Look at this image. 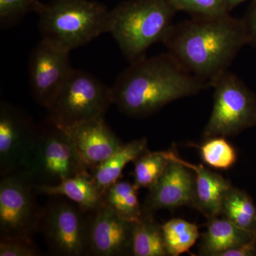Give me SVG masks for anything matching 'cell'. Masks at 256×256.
Returning a JSON list of instances; mask_svg holds the SVG:
<instances>
[{
	"instance_id": "26",
	"label": "cell",
	"mask_w": 256,
	"mask_h": 256,
	"mask_svg": "<svg viewBox=\"0 0 256 256\" xmlns=\"http://www.w3.org/2000/svg\"><path fill=\"white\" fill-rule=\"evenodd\" d=\"M176 11L185 12L193 16H215L228 13L224 0H169Z\"/></svg>"
},
{
	"instance_id": "14",
	"label": "cell",
	"mask_w": 256,
	"mask_h": 256,
	"mask_svg": "<svg viewBox=\"0 0 256 256\" xmlns=\"http://www.w3.org/2000/svg\"><path fill=\"white\" fill-rule=\"evenodd\" d=\"M67 131L80 161L90 172L124 144L106 124L105 118L87 121Z\"/></svg>"
},
{
	"instance_id": "15",
	"label": "cell",
	"mask_w": 256,
	"mask_h": 256,
	"mask_svg": "<svg viewBox=\"0 0 256 256\" xmlns=\"http://www.w3.org/2000/svg\"><path fill=\"white\" fill-rule=\"evenodd\" d=\"M168 159L175 160L193 172L196 181V207L208 220L220 216L222 202L232 186L222 175L207 169L202 164H194L183 160L174 150L163 151Z\"/></svg>"
},
{
	"instance_id": "8",
	"label": "cell",
	"mask_w": 256,
	"mask_h": 256,
	"mask_svg": "<svg viewBox=\"0 0 256 256\" xmlns=\"http://www.w3.org/2000/svg\"><path fill=\"white\" fill-rule=\"evenodd\" d=\"M42 207L38 230L50 252L60 256H88L90 212L63 196H50Z\"/></svg>"
},
{
	"instance_id": "16",
	"label": "cell",
	"mask_w": 256,
	"mask_h": 256,
	"mask_svg": "<svg viewBox=\"0 0 256 256\" xmlns=\"http://www.w3.org/2000/svg\"><path fill=\"white\" fill-rule=\"evenodd\" d=\"M38 194L50 196H63L77 204L85 212H90L102 203L104 194L101 193L88 171L66 178L54 186L36 185Z\"/></svg>"
},
{
	"instance_id": "12",
	"label": "cell",
	"mask_w": 256,
	"mask_h": 256,
	"mask_svg": "<svg viewBox=\"0 0 256 256\" xmlns=\"http://www.w3.org/2000/svg\"><path fill=\"white\" fill-rule=\"evenodd\" d=\"M169 160L164 172L149 188L142 204L143 212L149 214L160 210L178 207H196L195 175L188 166Z\"/></svg>"
},
{
	"instance_id": "1",
	"label": "cell",
	"mask_w": 256,
	"mask_h": 256,
	"mask_svg": "<svg viewBox=\"0 0 256 256\" xmlns=\"http://www.w3.org/2000/svg\"><path fill=\"white\" fill-rule=\"evenodd\" d=\"M208 87L168 52L130 63L111 87V94L121 112L141 118Z\"/></svg>"
},
{
	"instance_id": "11",
	"label": "cell",
	"mask_w": 256,
	"mask_h": 256,
	"mask_svg": "<svg viewBox=\"0 0 256 256\" xmlns=\"http://www.w3.org/2000/svg\"><path fill=\"white\" fill-rule=\"evenodd\" d=\"M70 52L42 40L28 60V78L34 98L48 108L74 70Z\"/></svg>"
},
{
	"instance_id": "29",
	"label": "cell",
	"mask_w": 256,
	"mask_h": 256,
	"mask_svg": "<svg viewBox=\"0 0 256 256\" xmlns=\"http://www.w3.org/2000/svg\"><path fill=\"white\" fill-rule=\"evenodd\" d=\"M256 256V236L249 242H244L238 246L229 249L220 254V256Z\"/></svg>"
},
{
	"instance_id": "19",
	"label": "cell",
	"mask_w": 256,
	"mask_h": 256,
	"mask_svg": "<svg viewBox=\"0 0 256 256\" xmlns=\"http://www.w3.org/2000/svg\"><path fill=\"white\" fill-rule=\"evenodd\" d=\"M130 255L134 256H168L165 246L162 225L144 213L137 222H133L131 232Z\"/></svg>"
},
{
	"instance_id": "4",
	"label": "cell",
	"mask_w": 256,
	"mask_h": 256,
	"mask_svg": "<svg viewBox=\"0 0 256 256\" xmlns=\"http://www.w3.org/2000/svg\"><path fill=\"white\" fill-rule=\"evenodd\" d=\"M42 40L66 52L108 32L110 11L90 0H50L36 13Z\"/></svg>"
},
{
	"instance_id": "3",
	"label": "cell",
	"mask_w": 256,
	"mask_h": 256,
	"mask_svg": "<svg viewBox=\"0 0 256 256\" xmlns=\"http://www.w3.org/2000/svg\"><path fill=\"white\" fill-rule=\"evenodd\" d=\"M176 12L169 0L122 2L110 11L108 33L133 63L146 57L154 44L164 42Z\"/></svg>"
},
{
	"instance_id": "17",
	"label": "cell",
	"mask_w": 256,
	"mask_h": 256,
	"mask_svg": "<svg viewBox=\"0 0 256 256\" xmlns=\"http://www.w3.org/2000/svg\"><path fill=\"white\" fill-rule=\"evenodd\" d=\"M208 220L206 232L202 236L200 255L220 256L229 249L238 246L256 236L238 228L224 217L217 216Z\"/></svg>"
},
{
	"instance_id": "10",
	"label": "cell",
	"mask_w": 256,
	"mask_h": 256,
	"mask_svg": "<svg viewBox=\"0 0 256 256\" xmlns=\"http://www.w3.org/2000/svg\"><path fill=\"white\" fill-rule=\"evenodd\" d=\"M37 124L26 112L2 101L0 104V175L1 178L24 173L36 146Z\"/></svg>"
},
{
	"instance_id": "28",
	"label": "cell",
	"mask_w": 256,
	"mask_h": 256,
	"mask_svg": "<svg viewBox=\"0 0 256 256\" xmlns=\"http://www.w3.org/2000/svg\"><path fill=\"white\" fill-rule=\"evenodd\" d=\"M242 20L246 31L248 44L256 48V0L252 2Z\"/></svg>"
},
{
	"instance_id": "6",
	"label": "cell",
	"mask_w": 256,
	"mask_h": 256,
	"mask_svg": "<svg viewBox=\"0 0 256 256\" xmlns=\"http://www.w3.org/2000/svg\"><path fill=\"white\" fill-rule=\"evenodd\" d=\"M37 128L36 146L24 172L35 184L54 186L88 171L80 161L68 131L47 118L37 124Z\"/></svg>"
},
{
	"instance_id": "18",
	"label": "cell",
	"mask_w": 256,
	"mask_h": 256,
	"mask_svg": "<svg viewBox=\"0 0 256 256\" xmlns=\"http://www.w3.org/2000/svg\"><path fill=\"white\" fill-rule=\"evenodd\" d=\"M146 150V138L124 143L112 156L92 170L90 173L101 193L104 194L108 188L119 181L126 165L136 161Z\"/></svg>"
},
{
	"instance_id": "2",
	"label": "cell",
	"mask_w": 256,
	"mask_h": 256,
	"mask_svg": "<svg viewBox=\"0 0 256 256\" xmlns=\"http://www.w3.org/2000/svg\"><path fill=\"white\" fill-rule=\"evenodd\" d=\"M163 43L185 68L210 87L228 70L240 50L248 44V38L242 18L226 13L193 16L173 24Z\"/></svg>"
},
{
	"instance_id": "24",
	"label": "cell",
	"mask_w": 256,
	"mask_h": 256,
	"mask_svg": "<svg viewBox=\"0 0 256 256\" xmlns=\"http://www.w3.org/2000/svg\"><path fill=\"white\" fill-rule=\"evenodd\" d=\"M198 148L204 162L214 169L228 170L236 162V150L225 137L206 138Z\"/></svg>"
},
{
	"instance_id": "13",
	"label": "cell",
	"mask_w": 256,
	"mask_h": 256,
	"mask_svg": "<svg viewBox=\"0 0 256 256\" xmlns=\"http://www.w3.org/2000/svg\"><path fill=\"white\" fill-rule=\"evenodd\" d=\"M132 223L118 214L102 200L90 212L88 256L130 255Z\"/></svg>"
},
{
	"instance_id": "21",
	"label": "cell",
	"mask_w": 256,
	"mask_h": 256,
	"mask_svg": "<svg viewBox=\"0 0 256 256\" xmlns=\"http://www.w3.org/2000/svg\"><path fill=\"white\" fill-rule=\"evenodd\" d=\"M138 190L134 184L119 180L108 188L104 201L124 220L137 222L144 214L138 198Z\"/></svg>"
},
{
	"instance_id": "5",
	"label": "cell",
	"mask_w": 256,
	"mask_h": 256,
	"mask_svg": "<svg viewBox=\"0 0 256 256\" xmlns=\"http://www.w3.org/2000/svg\"><path fill=\"white\" fill-rule=\"evenodd\" d=\"M112 104L111 88L85 70L74 68L46 109L47 118L68 130L87 121L105 118Z\"/></svg>"
},
{
	"instance_id": "23",
	"label": "cell",
	"mask_w": 256,
	"mask_h": 256,
	"mask_svg": "<svg viewBox=\"0 0 256 256\" xmlns=\"http://www.w3.org/2000/svg\"><path fill=\"white\" fill-rule=\"evenodd\" d=\"M168 162L169 160L165 156L163 151L146 150L133 162L134 185L139 190L142 188L149 190L164 172Z\"/></svg>"
},
{
	"instance_id": "9",
	"label": "cell",
	"mask_w": 256,
	"mask_h": 256,
	"mask_svg": "<svg viewBox=\"0 0 256 256\" xmlns=\"http://www.w3.org/2000/svg\"><path fill=\"white\" fill-rule=\"evenodd\" d=\"M36 184L25 173L1 178L0 237H28L38 230L42 208Z\"/></svg>"
},
{
	"instance_id": "20",
	"label": "cell",
	"mask_w": 256,
	"mask_h": 256,
	"mask_svg": "<svg viewBox=\"0 0 256 256\" xmlns=\"http://www.w3.org/2000/svg\"><path fill=\"white\" fill-rule=\"evenodd\" d=\"M220 215L252 236H256V206L244 190L230 186L224 197Z\"/></svg>"
},
{
	"instance_id": "22",
	"label": "cell",
	"mask_w": 256,
	"mask_h": 256,
	"mask_svg": "<svg viewBox=\"0 0 256 256\" xmlns=\"http://www.w3.org/2000/svg\"><path fill=\"white\" fill-rule=\"evenodd\" d=\"M162 232L166 252L171 256L188 252L200 237L198 226L182 218L168 220L163 224Z\"/></svg>"
},
{
	"instance_id": "25",
	"label": "cell",
	"mask_w": 256,
	"mask_h": 256,
	"mask_svg": "<svg viewBox=\"0 0 256 256\" xmlns=\"http://www.w3.org/2000/svg\"><path fill=\"white\" fill-rule=\"evenodd\" d=\"M38 0H0V26L2 30L18 24L28 13H37Z\"/></svg>"
},
{
	"instance_id": "27",
	"label": "cell",
	"mask_w": 256,
	"mask_h": 256,
	"mask_svg": "<svg viewBox=\"0 0 256 256\" xmlns=\"http://www.w3.org/2000/svg\"><path fill=\"white\" fill-rule=\"evenodd\" d=\"M32 238L0 237V256H42Z\"/></svg>"
},
{
	"instance_id": "30",
	"label": "cell",
	"mask_w": 256,
	"mask_h": 256,
	"mask_svg": "<svg viewBox=\"0 0 256 256\" xmlns=\"http://www.w3.org/2000/svg\"><path fill=\"white\" fill-rule=\"evenodd\" d=\"M249 1V0H224V5H225L226 10L228 12H230L232 10L236 8L239 4L245 2ZM250 1H254V0H250Z\"/></svg>"
},
{
	"instance_id": "7",
	"label": "cell",
	"mask_w": 256,
	"mask_h": 256,
	"mask_svg": "<svg viewBox=\"0 0 256 256\" xmlns=\"http://www.w3.org/2000/svg\"><path fill=\"white\" fill-rule=\"evenodd\" d=\"M210 87L213 108L204 130L205 139L232 137L256 127V96L236 75L227 70Z\"/></svg>"
}]
</instances>
